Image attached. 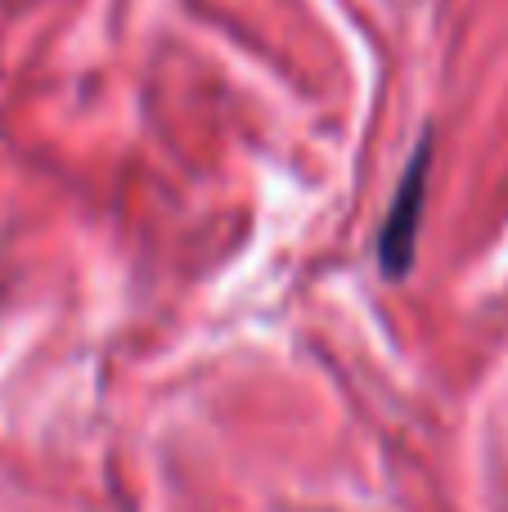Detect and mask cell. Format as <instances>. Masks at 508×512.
I'll return each instance as SVG.
<instances>
[{"label": "cell", "mask_w": 508, "mask_h": 512, "mask_svg": "<svg viewBox=\"0 0 508 512\" xmlns=\"http://www.w3.org/2000/svg\"><path fill=\"white\" fill-rule=\"evenodd\" d=\"M428 149L414 153L410 171H405L396 203L383 221V239H378V256H383V274H405L414 261V234H419V216L428 203Z\"/></svg>", "instance_id": "1"}]
</instances>
